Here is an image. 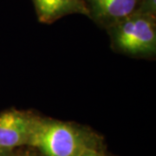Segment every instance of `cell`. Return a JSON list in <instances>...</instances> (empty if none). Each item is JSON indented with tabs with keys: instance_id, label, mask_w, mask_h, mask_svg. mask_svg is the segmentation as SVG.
Wrapping results in <instances>:
<instances>
[{
	"instance_id": "6da1fadb",
	"label": "cell",
	"mask_w": 156,
	"mask_h": 156,
	"mask_svg": "<svg viewBox=\"0 0 156 156\" xmlns=\"http://www.w3.org/2000/svg\"><path fill=\"white\" fill-rule=\"evenodd\" d=\"M29 146L45 156H83L94 150L88 135L71 124L37 118Z\"/></svg>"
},
{
	"instance_id": "7a4b0ae2",
	"label": "cell",
	"mask_w": 156,
	"mask_h": 156,
	"mask_svg": "<svg viewBox=\"0 0 156 156\" xmlns=\"http://www.w3.org/2000/svg\"><path fill=\"white\" fill-rule=\"evenodd\" d=\"M108 28L119 51L133 56L155 54V17L134 12Z\"/></svg>"
},
{
	"instance_id": "3957f363",
	"label": "cell",
	"mask_w": 156,
	"mask_h": 156,
	"mask_svg": "<svg viewBox=\"0 0 156 156\" xmlns=\"http://www.w3.org/2000/svg\"><path fill=\"white\" fill-rule=\"evenodd\" d=\"M37 118L16 109L0 113V148L11 151L28 145Z\"/></svg>"
},
{
	"instance_id": "277c9868",
	"label": "cell",
	"mask_w": 156,
	"mask_h": 156,
	"mask_svg": "<svg viewBox=\"0 0 156 156\" xmlns=\"http://www.w3.org/2000/svg\"><path fill=\"white\" fill-rule=\"evenodd\" d=\"M140 0H85L89 17L96 22L111 26L134 13Z\"/></svg>"
},
{
	"instance_id": "5b68a950",
	"label": "cell",
	"mask_w": 156,
	"mask_h": 156,
	"mask_svg": "<svg viewBox=\"0 0 156 156\" xmlns=\"http://www.w3.org/2000/svg\"><path fill=\"white\" fill-rule=\"evenodd\" d=\"M32 2L39 21L44 23H51L71 14L89 15L85 0H32Z\"/></svg>"
},
{
	"instance_id": "8992f818",
	"label": "cell",
	"mask_w": 156,
	"mask_h": 156,
	"mask_svg": "<svg viewBox=\"0 0 156 156\" xmlns=\"http://www.w3.org/2000/svg\"><path fill=\"white\" fill-rule=\"evenodd\" d=\"M134 12L155 17L156 0H140L138 6Z\"/></svg>"
},
{
	"instance_id": "52a82bcc",
	"label": "cell",
	"mask_w": 156,
	"mask_h": 156,
	"mask_svg": "<svg viewBox=\"0 0 156 156\" xmlns=\"http://www.w3.org/2000/svg\"><path fill=\"white\" fill-rule=\"evenodd\" d=\"M83 156H100L98 154H97V152L95 150H91L89 151V152H87L86 154H84Z\"/></svg>"
},
{
	"instance_id": "ba28073f",
	"label": "cell",
	"mask_w": 156,
	"mask_h": 156,
	"mask_svg": "<svg viewBox=\"0 0 156 156\" xmlns=\"http://www.w3.org/2000/svg\"><path fill=\"white\" fill-rule=\"evenodd\" d=\"M11 151L5 150V149H2L0 148V156H10L11 154Z\"/></svg>"
}]
</instances>
